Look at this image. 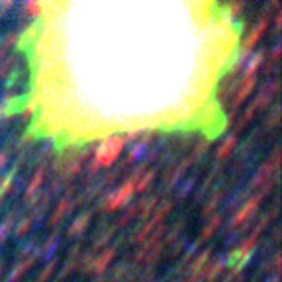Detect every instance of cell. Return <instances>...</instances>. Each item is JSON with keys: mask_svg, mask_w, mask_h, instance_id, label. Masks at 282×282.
<instances>
[{"mask_svg": "<svg viewBox=\"0 0 282 282\" xmlns=\"http://www.w3.org/2000/svg\"><path fill=\"white\" fill-rule=\"evenodd\" d=\"M124 137H108L106 141L100 143V147L96 149L92 163L100 169V167H110V165L116 163V159L120 157V153L124 151Z\"/></svg>", "mask_w": 282, "mask_h": 282, "instance_id": "6da1fadb", "label": "cell"}, {"mask_svg": "<svg viewBox=\"0 0 282 282\" xmlns=\"http://www.w3.org/2000/svg\"><path fill=\"white\" fill-rule=\"evenodd\" d=\"M276 90H278V82L272 81L270 84H267L261 92H258V96L253 100V104L247 108L245 116H243V120H241V126L239 128H243V124H247L249 120H253L255 118V114H257L261 108H265V106H269V102L274 98V94H276Z\"/></svg>", "mask_w": 282, "mask_h": 282, "instance_id": "7a4b0ae2", "label": "cell"}, {"mask_svg": "<svg viewBox=\"0 0 282 282\" xmlns=\"http://www.w3.org/2000/svg\"><path fill=\"white\" fill-rule=\"evenodd\" d=\"M131 194H133V184H131V180H128L124 186H120L116 192H112V194L104 200L102 210L114 212V210H118V208H122V206H126L129 202V198H131Z\"/></svg>", "mask_w": 282, "mask_h": 282, "instance_id": "3957f363", "label": "cell"}, {"mask_svg": "<svg viewBox=\"0 0 282 282\" xmlns=\"http://www.w3.org/2000/svg\"><path fill=\"white\" fill-rule=\"evenodd\" d=\"M278 163H280V149H274L272 157H270V161L267 165H263V167H261V171H258L257 176L253 178L251 186H253V188H258L261 184H263V186L269 190V184H267V180H269L270 176H274L276 169H278Z\"/></svg>", "mask_w": 282, "mask_h": 282, "instance_id": "277c9868", "label": "cell"}, {"mask_svg": "<svg viewBox=\"0 0 282 282\" xmlns=\"http://www.w3.org/2000/svg\"><path fill=\"white\" fill-rule=\"evenodd\" d=\"M269 16H265V18H261L258 20V24L253 28V32L249 34V37H247L245 41H243V45H241V57H247L251 51H253V47L258 43V39L263 37V34L267 32V28H269Z\"/></svg>", "mask_w": 282, "mask_h": 282, "instance_id": "5b68a950", "label": "cell"}, {"mask_svg": "<svg viewBox=\"0 0 282 282\" xmlns=\"http://www.w3.org/2000/svg\"><path fill=\"white\" fill-rule=\"evenodd\" d=\"M255 86H257V75H253V77H243V81L241 84L237 86V90H235V98H233V108H239V106L245 102L247 98L253 94L255 90Z\"/></svg>", "mask_w": 282, "mask_h": 282, "instance_id": "8992f818", "label": "cell"}, {"mask_svg": "<svg viewBox=\"0 0 282 282\" xmlns=\"http://www.w3.org/2000/svg\"><path fill=\"white\" fill-rule=\"evenodd\" d=\"M261 200H263L261 194H258V196H253V198L249 200L245 206H243V208H241V210L233 216V220H231V227H239V225H241V223H245L249 218H253V214L257 212Z\"/></svg>", "mask_w": 282, "mask_h": 282, "instance_id": "52a82bcc", "label": "cell"}, {"mask_svg": "<svg viewBox=\"0 0 282 282\" xmlns=\"http://www.w3.org/2000/svg\"><path fill=\"white\" fill-rule=\"evenodd\" d=\"M114 257H116V249H114V247L106 249L100 257H96L92 263H90V270H92L94 274H102V272L110 267V263L114 261Z\"/></svg>", "mask_w": 282, "mask_h": 282, "instance_id": "ba28073f", "label": "cell"}, {"mask_svg": "<svg viewBox=\"0 0 282 282\" xmlns=\"http://www.w3.org/2000/svg\"><path fill=\"white\" fill-rule=\"evenodd\" d=\"M35 261H37V257H28V258H24L22 263H18L16 267H14V270L10 272V276H8V282H16V280H20L24 274L28 272V270L32 269L35 265Z\"/></svg>", "mask_w": 282, "mask_h": 282, "instance_id": "9c48e42d", "label": "cell"}, {"mask_svg": "<svg viewBox=\"0 0 282 282\" xmlns=\"http://www.w3.org/2000/svg\"><path fill=\"white\" fill-rule=\"evenodd\" d=\"M43 178H45V169L41 167V169H37V171H35L34 178L30 180L28 190H26V198H32V196H35V194H37V190H39V188H41V184H43Z\"/></svg>", "mask_w": 282, "mask_h": 282, "instance_id": "30bf717a", "label": "cell"}, {"mask_svg": "<svg viewBox=\"0 0 282 282\" xmlns=\"http://www.w3.org/2000/svg\"><path fill=\"white\" fill-rule=\"evenodd\" d=\"M208 261H210V249H206L204 253H200L198 258L192 263V267H190V272L194 274V276H204V270H206V265H208Z\"/></svg>", "mask_w": 282, "mask_h": 282, "instance_id": "8fae6325", "label": "cell"}, {"mask_svg": "<svg viewBox=\"0 0 282 282\" xmlns=\"http://www.w3.org/2000/svg\"><path fill=\"white\" fill-rule=\"evenodd\" d=\"M225 261L223 258H220V261H216L212 267H206V270H204V276L202 278H206V282H216V278L220 276L223 272V269H225Z\"/></svg>", "mask_w": 282, "mask_h": 282, "instance_id": "7c38bea8", "label": "cell"}, {"mask_svg": "<svg viewBox=\"0 0 282 282\" xmlns=\"http://www.w3.org/2000/svg\"><path fill=\"white\" fill-rule=\"evenodd\" d=\"M235 147H237V135H229V137L220 145V149L216 153V159H218V161H223L225 157H229V153L233 151Z\"/></svg>", "mask_w": 282, "mask_h": 282, "instance_id": "4fadbf2b", "label": "cell"}, {"mask_svg": "<svg viewBox=\"0 0 282 282\" xmlns=\"http://www.w3.org/2000/svg\"><path fill=\"white\" fill-rule=\"evenodd\" d=\"M88 222H90V214L86 212V214H82V216H79L75 222H73V225L69 227V231L67 233L70 235V237H75V235L82 233L84 229H86V225H88Z\"/></svg>", "mask_w": 282, "mask_h": 282, "instance_id": "5bb4252c", "label": "cell"}, {"mask_svg": "<svg viewBox=\"0 0 282 282\" xmlns=\"http://www.w3.org/2000/svg\"><path fill=\"white\" fill-rule=\"evenodd\" d=\"M220 225H222V216H214L210 220V223L202 229V233H200V241L198 243H202V241H206V239H210L212 235L216 233V229H220Z\"/></svg>", "mask_w": 282, "mask_h": 282, "instance_id": "9a60e30c", "label": "cell"}, {"mask_svg": "<svg viewBox=\"0 0 282 282\" xmlns=\"http://www.w3.org/2000/svg\"><path fill=\"white\" fill-rule=\"evenodd\" d=\"M69 210H70V198L69 196H65V198L59 202L57 210L53 212V216H51V225H57V223L61 222V218H63Z\"/></svg>", "mask_w": 282, "mask_h": 282, "instance_id": "2e32d148", "label": "cell"}, {"mask_svg": "<svg viewBox=\"0 0 282 282\" xmlns=\"http://www.w3.org/2000/svg\"><path fill=\"white\" fill-rule=\"evenodd\" d=\"M263 59H265V51H258L257 55H253V57H251V61L247 63L245 75H243V77H253V75H257V69L261 67Z\"/></svg>", "mask_w": 282, "mask_h": 282, "instance_id": "e0dca14e", "label": "cell"}, {"mask_svg": "<svg viewBox=\"0 0 282 282\" xmlns=\"http://www.w3.org/2000/svg\"><path fill=\"white\" fill-rule=\"evenodd\" d=\"M82 161H84V155H79V157H77V159L69 165V169L65 171V173H67L65 176H67V178H73V176L79 175V173H81V169H82Z\"/></svg>", "mask_w": 282, "mask_h": 282, "instance_id": "ac0fdd59", "label": "cell"}, {"mask_svg": "<svg viewBox=\"0 0 282 282\" xmlns=\"http://www.w3.org/2000/svg\"><path fill=\"white\" fill-rule=\"evenodd\" d=\"M55 265H57V261H55V258H51V261L47 263V267H45V269H43V272H41V274L37 276V282H45L47 278L51 276V272L55 270Z\"/></svg>", "mask_w": 282, "mask_h": 282, "instance_id": "d6986e66", "label": "cell"}, {"mask_svg": "<svg viewBox=\"0 0 282 282\" xmlns=\"http://www.w3.org/2000/svg\"><path fill=\"white\" fill-rule=\"evenodd\" d=\"M14 173H16V171H12L10 175H6V176H4V180L0 182V198H2V196H6V192H8V190H10V188H12V180H14Z\"/></svg>", "mask_w": 282, "mask_h": 282, "instance_id": "ffe728a7", "label": "cell"}, {"mask_svg": "<svg viewBox=\"0 0 282 282\" xmlns=\"http://www.w3.org/2000/svg\"><path fill=\"white\" fill-rule=\"evenodd\" d=\"M220 198H222V192H216V194H214V196L210 198V202H208V206L202 210V214H204V216L212 214V212L216 210V206H218V200H220Z\"/></svg>", "mask_w": 282, "mask_h": 282, "instance_id": "44dd1931", "label": "cell"}, {"mask_svg": "<svg viewBox=\"0 0 282 282\" xmlns=\"http://www.w3.org/2000/svg\"><path fill=\"white\" fill-rule=\"evenodd\" d=\"M243 8H245V2H233V4H229V6L225 8V12L229 14V18H233V16H239Z\"/></svg>", "mask_w": 282, "mask_h": 282, "instance_id": "7402d4cb", "label": "cell"}, {"mask_svg": "<svg viewBox=\"0 0 282 282\" xmlns=\"http://www.w3.org/2000/svg\"><path fill=\"white\" fill-rule=\"evenodd\" d=\"M135 212H137V206H129V210L120 218V222H118V225H128L129 222H131V218L135 216Z\"/></svg>", "mask_w": 282, "mask_h": 282, "instance_id": "603a6c76", "label": "cell"}, {"mask_svg": "<svg viewBox=\"0 0 282 282\" xmlns=\"http://www.w3.org/2000/svg\"><path fill=\"white\" fill-rule=\"evenodd\" d=\"M155 202H157V198H149V200H143L141 204H143V208H139V212H141V216H147L149 212L155 208Z\"/></svg>", "mask_w": 282, "mask_h": 282, "instance_id": "cb8c5ba5", "label": "cell"}, {"mask_svg": "<svg viewBox=\"0 0 282 282\" xmlns=\"http://www.w3.org/2000/svg\"><path fill=\"white\" fill-rule=\"evenodd\" d=\"M32 229V218H26L22 223H20V227H18V231H16V235H26L28 231Z\"/></svg>", "mask_w": 282, "mask_h": 282, "instance_id": "d4e9b609", "label": "cell"}, {"mask_svg": "<svg viewBox=\"0 0 282 282\" xmlns=\"http://www.w3.org/2000/svg\"><path fill=\"white\" fill-rule=\"evenodd\" d=\"M26 10L30 12V14H34V16H37L41 12V4L39 2H28L26 4Z\"/></svg>", "mask_w": 282, "mask_h": 282, "instance_id": "484cf974", "label": "cell"}, {"mask_svg": "<svg viewBox=\"0 0 282 282\" xmlns=\"http://www.w3.org/2000/svg\"><path fill=\"white\" fill-rule=\"evenodd\" d=\"M35 106H37V100H30V102H28V104H26V108H24V116L26 118H30L32 116V114H34L35 112Z\"/></svg>", "mask_w": 282, "mask_h": 282, "instance_id": "4316f807", "label": "cell"}, {"mask_svg": "<svg viewBox=\"0 0 282 282\" xmlns=\"http://www.w3.org/2000/svg\"><path fill=\"white\" fill-rule=\"evenodd\" d=\"M143 151V145H137V147H133V151L129 153L128 155V163H133V161H135V159H137V157H139V153Z\"/></svg>", "mask_w": 282, "mask_h": 282, "instance_id": "83f0119b", "label": "cell"}, {"mask_svg": "<svg viewBox=\"0 0 282 282\" xmlns=\"http://www.w3.org/2000/svg\"><path fill=\"white\" fill-rule=\"evenodd\" d=\"M10 67H12V61L10 59H4V61H2V65H0V77H4V75L10 70Z\"/></svg>", "mask_w": 282, "mask_h": 282, "instance_id": "f1b7e54d", "label": "cell"}, {"mask_svg": "<svg viewBox=\"0 0 282 282\" xmlns=\"http://www.w3.org/2000/svg\"><path fill=\"white\" fill-rule=\"evenodd\" d=\"M8 229H10V220L4 223V225H0V243L6 239V233H8Z\"/></svg>", "mask_w": 282, "mask_h": 282, "instance_id": "f546056e", "label": "cell"}, {"mask_svg": "<svg viewBox=\"0 0 282 282\" xmlns=\"http://www.w3.org/2000/svg\"><path fill=\"white\" fill-rule=\"evenodd\" d=\"M278 57H280V45H276L272 49V55H270V63L274 65V63H278Z\"/></svg>", "mask_w": 282, "mask_h": 282, "instance_id": "4dcf8cb0", "label": "cell"}, {"mask_svg": "<svg viewBox=\"0 0 282 282\" xmlns=\"http://www.w3.org/2000/svg\"><path fill=\"white\" fill-rule=\"evenodd\" d=\"M6 163H8V153H0V171L4 169Z\"/></svg>", "mask_w": 282, "mask_h": 282, "instance_id": "1f68e13d", "label": "cell"}, {"mask_svg": "<svg viewBox=\"0 0 282 282\" xmlns=\"http://www.w3.org/2000/svg\"><path fill=\"white\" fill-rule=\"evenodd\" d=\"M200 278H202V276H194V278H192V280H188V282H198Z\"/></svg>", "mask_w": 282, "mask_h": 282, "instance_id": "d6a6232c", "label": "cell"}, {"mask_svg": "<svg viewBox=\"0 0 282 282\" xmlns=\"http://www.w3.org/2000/svg\"><path fill=\"white\" fill-rule=\"evenodd\" d=\"M0 274H2V267H0Z\"/></svg>", "mask_w": 282, "mask_h": 282, "instance_id": "836d02e7", "label": "cell"}, {"mask_svg": "<svg viewBox=\"0 0 282 282\" xmlns=\"http://www.w3.org/2000/svg\"><path fill=\"white\" fill-rule=\"evenodd\" d=\"M237 282H241V280H237Z\"/></svg>", "mask_w": 282, "mask_h": 282, "instance_id": "e575fe53", "label": "cell"}]
</instances>
